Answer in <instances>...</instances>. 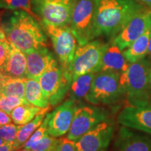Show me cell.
Wrapping results in <instances>:
<instances>
[{
	"instance_id": "1",
	"label": "cell",
	"mask_w": 151,
	"mask_h": 151,
	"mask_svg": "<svg viewBox=\"0 0 151 151\" xmlns=\"http://www.w3.org/2000/svg\"><path fill=\"white\" fill-rule=\"evenodd\" d=\"M1 27L11 44L24 53L45 48L48 44L41 24L23 10L11 13L8 18L1 22Z\"/></svg>"
},
{
	"instance_id": "2",
	"label": "cell",
	"mask_w": 151,
	"mask_h": 151,
	"mask_svg": "<svg viewBox=\"0 0 151 151\" xmlns=\"http://www.w3.org/2000/svg\"><path fill=\"white\" fill-rule=\"evenodd\" d=\"M142 9L134 0H96L94 39L101 36L113 39Z\"/></svg>"
},
{
	"instance_id": "3",
	"label": "cell",
	"mask_w": 151,
	"mask_h": 151,
	"mask_svg": "<svg viewBox=\"0 0 151 151\" xmlns=\"http://www.w3.org/2000/svg\"><path fill=\"white\" fill-rule=\"evenodd\" d=\"M151 62L143 58L130 64L127 70L120 74V83L125 90L130 106H144L151 100Z\"/></svg>"
},
{
	"instance_id": "4",
	"label": "cell",
	"mask_w": 151,
	"mask_h": 151,
	"mask_svg": "<svg viewBox=\"0 0 151 151\" xmlns=\"http://www.w3.org/2000/svg\"><path fill=\"white\" fill-rule=\"evenodd\" d=\"M126 97L120 83V73L113 71L96 73L86 100L93 105H112Z\"/></svg>"
},
{
	"instance_id": "5",
	"label": "cell",
	"mask_w": 151,
	"mask_h": 151,
	"mask_svg": "<svg viewBox=\"0 0 151 151\" xmlns=\"http://www.w3.org/2000/svg\"><path fill=\"white\" fill-rule=\"evenodd\" d=\"M108 43L100 41H91L77 47L74 57L66 69L72 81L81 75L100 71L103 55Z\"/></svg>"
},
{
	"instance_id": "6",
	"label": "cell",
	"mask_w": 151,
	"mask_h": 151,
	"mask_svg": "<svg viewBox=\"0 0 151 151\" xmlns=\"http://www.w3.org/2000/svg\"><path fill=\"white\" fill-rule=\"evenodd\" d=\"M77 0H31L32 9L41 23L62 27L70 23Z\"/></svg>"
},
{
	"instance_id": "7",
	"label": "cell",
	"mask_w": 151,
	"mask_h": 151,
	"mask_svg": "<svg viewBox=\"0 0 151 151\" xmlns=\"http://www.w3.org/2000/svg\"><path fill=\"white\" fill-rule=\"evenodd\" d=\"M96 0H78L71 14L70 27L79 46L94 40Z\"/></svg>"
},
{
	"instance_id": "8",
	"label": "cell",
	"mask_w": 151,
	"mask_h": 151,
	"mask_svg": "<svg viewBox=\"0 0 151 151\" xmlns=\"http://www.w3.org/2000/svg\"><path fill=\"white\" fill-rule=\"evenodd\" d=\"M38 81L49 104L55 106L61 103L69 92L72 78L60 65L45 72Z\"/></svg>"
},
{
	"instance_id": "9",
	"label": "cell",
	"mask_w": 151,
	"mask_h": 151,
	"mask_svg": "<svg viewBox=\"0 0 151 151\" xmlns=\"http://www.w3.org/2000/svg\"><path fill=\"white\" fill-rule=\"evenodd\" d=\"M52 41L55 52L63 69H67L73 59L77 40L70 26L55 27L41 23Z\"/></svg>"
},
{
	"instance_id": "10",
	"label": "cell",
	"mask_w": 151,
	"mask_h": 151,
	"mask_svg": "<svg viewBox=\"0 0 151 151\" xmlns=\"http://www.w3.org/2000/svg\"><path fill=\"white\" fill-rule=\"evenodd\" d=\"M107 120L109 113L105 109L92 106L78 105L67 137L71 140H77L97 124Z\"/></svg>"
},
{
	"instance_id": "11",
	"label": "cell",
	"mask_w": 151,
	"mask_h": 151,
	"mask_svg": "<svg viewBox=\"0 0 151 151\" xmlns=\"http://www.w3.org/2000/svg\"><path fill=\"white\" fill-rule=\"evenodd\" d=\"M114 134V123L109 119L76 140V148L77 151H107Z\"/></svg>"
},
{
	"instance_id": "12",
	"label": "cell",
	"mask_w": 151,
	"mask_h": 151,
	"mask_svg": "<svg viewBox=\"0 0 151 151\" xmlns=\"http://www.w3.org/2000/svg\"><path fill=\"white\" fill-rule=\"evenodd\" d=\"M151 24V10L142 9L138 11L112 39V43L120 50L127 48Z\"/></svg>"
},
{
	"instance_id": "13",
	"label": "cell",
	"mask_w": 151,
	"mask_h": 151,
	"mask_svg": "<svg viewBox=\"0 0 151 151\" xmlns=\"http://www.w3.org/2000/svg\"><path fill=\"white\" fill-rule=\"evenodd\" d=\"M117 122L122 126L151 134V104L127 106L119 113Z\"/></svg>"
},
{
	"instance_id": "14",
	"label": "cell",
	"mask_w": 151,
	"mask_h": 151,
	"mask_svg": "<svg viewBox=\"0 0 151 151\" xmlns=\"http://www.w3.org/2000/svg\"><path fill=\"white\" fill-rule=\"evenodd\" d=\"M111 151H151V134L121 125Z\"/></svg>"
},
{
	"instance_id": "15",
	"label": "cell",
	"mask_w": 151,
	"mask_h": 151,
	"mask_svg": "<svg viewBox=\"0 0 151 151\" xmlns=\"http://www.w3.org/2000/svg\"><path fill=\"white\" fill-rule=\"evenodd\" d=\"M78 101L69 98L56 107L50 113L48 122L49 135L55 138L62 137L67 134L72 123Z\"/></svg>"
},
{
	"instance_id": "16",
	"label": "cell",
	"mask_w": 151,
	"mask_h": 151,
	"mask_svg": "<svg viewBox=\"0 0 151 151\" xmlns=\"http://www.w3.org/2000/svg\"><path fill=\"white\" fill-rule=\"evenodd\" d=\"M27 78L39 80L47 71L58 65L53 55L46 47L26 52Z\"/></svg>"
},
{
	"instance_id": "17",
	"label": "cell",
	"mask_w": 151,
	"mask_h": 151,
	"mask_svg": "<svg viewBox=\"0 0 151 151\" xmlns=\"http://www.w3.org/2000/svg\"><path fill=\"white\" fill-rule=\"evenodd\" d=\"M130 64L124 58L122 50L111 43L108 44L103 55L100 71H113L121 74L127 70Z\"/></svg>"
},
{
	"instance_id": "18",
	"label": "cell",
	"mask_w": 151,
	"mask_h": 151,
	"mask_svg": "<svg viewBox=\"0 0 151 151\" xmlns=\"http://www.w3.org/2000/svg\"><path fill=\"white\" fill-rule=\"evenodd\" d=\"M3 72L6 76L15 78H27L26 54L11 45L10 54Z\"/></svg>"
},
{
	"instance_id": "19",
	"label": "cell",
	"mask_w": 151,
	"mask_h": 151,
	"mask_svg": "<svg viewBox=\"0 0 151 151\" xmlns=\"http://www.w3.org/2000/svg\"><path fill=\"white\" fill-rule=\"evenodd\" d=\"M151 37V24L139 38L123 51V55L129 63H134L144 58L148 54Z\"/></svg>"
},
{
	"instance_id": "20",
	"label": "cell",
	"mask_w": 151,
	"mask_h": 151,
	"mask_svg": "<svg viewBox=\"0 0 151 151\" xmlns=\"http://www.w3.org/2000/svg\"><path fill=\"white\" fill-rule=\"evenodd\" d=\"M50 107H51V106H49L46 108H44L42 111L40 113H39L32 121L21 126V127L20 128L18 131L16 141H14V145L16 146V150L22 148V146L28 141V139L31 137L34 132L40 127L45 117L48 113V111L50 109Z\"/></svg>"
},
{
	"instance_id": "21",
	"label": "cell",
	"mask_w": 151,
	"mask_h": 151,
	"mask_svg": "<svg viewBox=\"0 0 151 151\" xmlns=\"http://www.w3.org/2000/svg\"><path fill=\"white\" fill-rule=\"evenodd\" d=\"M24 98L30 104L44 109L50 106L48 99L45 97L39 81L34 78H27L25 83Z\"/></svg>"
},
{
	"instance_id": "22",
	"label": "cell",
	"mask_w": 151,
	"mask_h": 151,
	"mask_svg": "<svg viewBox=\"0 0 151 151\" xmlns=\"http://www.w3.org/2000/svg\"><path fill=\"white\" fill-rule=\"evenodd\" d=\"M95 74V73H86L73 79L69 89L70 98L78 102L83 99H86Z\"/></svg>"
},
{
	"instance_id": "23",
	"label": "cell",
	"mask_w": 151,
	"mask_h": 151,
	"mask_svg": "<svg viewBox=\"0 0 151 151\" xmlns=\"http://www.w3.org/2000/svg\"><path fill=\"white\" fill-rule=\"evenodd\" d=\"M43 109L30 104H27L15 108L11 111L10 116L14 123L18 125H24L32 121Z\"/></svg>"
},
{
	"instance_id": "24",
	"label": "cell",
	"mask_w": 151,
	"mask_h": 151,
	"mask_svg": "<svg viewBox=\"0 0 151 151\" xmlns=\"http://www.w3.org/2000/svg\"><path fill=\"white\" fill-rule=\"evenodd\" d=\"M26 80L27 78H15L4 75L0 88V93L7 96L24 98Z\"/></svg>"
},
{
	"instance_id": "25",
	"label": "cell",
	"mask_w": 151,
	"mask_h": 151,
	"mask_svg": "<svg viewBox=\"0 0 151 151\" xmlns=\"http://www.w3.org/2000/svg\"><path fill=\"white\" fill-rule=\"evenodd\" d=\"M0 9L23 10L37 18L32 9L31 0H0Z\"/></svg>"
},
{
	"instance_id": "26",
	"label": "cell",
	"mask_w": 151,
	"mask_h": 151,
	"mask_svg": "<svg viewBox=\"0 0 151 151\" xmlns=\"http://www.w3.org/2000/svg\"><path fill=\"white\" fill-rule=\"evenodd\" d=\"M29 104L25 98L7 96L0 93V109L10 115L11 111L20 105Z\"/></svg>"
},
{
	"instance_id": "27",
	"label": "cell",
	"mask_w": 151,
	"mask_h": 151,
	"mask_svg": "<svg viewBox=\"0 0 151 151\" xmlns=\"http://www.w3.org/2000/svg\"><path fill=\"white\" fill-rule=\"evenodd\" d=\"M50 118V113H48L45 117L44 120L41 124L40 127L36 130L32 134L31 137L28 139V141L25 143V144L22 146V148H29V147L38 141L42 139L45 136L49 134H48V122Z\"/></svg>"
},
{
	"instance_id": "28",
	"label": "cell",
	"mask_w": 151,
	"mask_h": 151,
	"mask_svg": "<svg viewBox=\"0 0 151 151\" xmlns=\"http://www.w3.org/2000/svg\"><path fill=\"white\" fill-rule=\"evenodd\" d=\"M11 44L1 27L0 29V69L4 70L11 52Z\"/></svg>"
},
{
	"instance_id": "29",
	"label": "cell",
	"mask_w": 151,
	"mask_h": 151,
	"mask_svg": "<svg viewBox=\"0 0 151 151\" xmlns=\"http://www.w3.org/2000/svg\"><path fill=\"white\" fill-rule=\"evenodd\" d=\"M60 138H55L50 135H46L37 142L33 143L29 149L33 151H46L58 146Z\"/></svg>"
},
{
	"instance_id": "30",
	"label": "cell",
	"mask_w": 151,
	"mask_h": 151,
	"mask_svg": "<svg viewBox=\"0 0 151 151\" xmlns=\"http://www.w3.org/2000/svg\"><path fill=\"white\" fill-rule=\"evenodd\" d=\"M22 125H18L14 122L0 127V138L6 142H13L16 141L18 131Z\"/></svg>"
},
{
	"instance_id": "31",
	"label": "cell",
	"mask_w": 151,
	"mask_h": 151,
	"mask_svg": "<svg viewBox=\"0 0 151 151\" xmlns=\"http://www.w3.org/2000/svg\"><path fill=\"white\" fill-rule=\"evenodd\" d=\"M57 151H77L75 146V141L67 137L60 138V142L57 147Z\"/></svg>"
},
{
	"instance_id": "32",
	"label": "cell",
	"mask_w": 151,
	"mask_h": 151,
	"mask_svg": "<svg viewBox=\"0 0 151 151\" xmlns=\"http://www.w3.org/2000/svg\"><path fill=\"white\" fill-rule=\"evenodd\" d=\"M11 122H13V120L10 115L0 109V127Z\"/></svg>"
},
{
	"instance_id": "33",
	"label": "cell",
	"mask_w": 151,
	"mask_h": 151,
	"mask_svg": "<svg viewBox=\"0 0 151 151\" xmlns=\"http://www.w3.org/2000/svg\"><path fill=\"white\" fill-rule=\"evenodd\" d=\"M16 150V146L13 142H6L0 146V151H14Z\"/></svg>"
},
{
	"instance_id": "34",
	"label": "cell",
	"mask_w": 151,
	"mask_h": 151,
	"mask_svg": "<svg viewBox=\"0 0 151 151\" xmlns=\"http://www.w3.org/2000/svg\"><path fill=\"white\" fill-rule=\"evenodd\" d=\"M4 77V73L2 70H1V69H0V88H1V84H2Z\"/></svg>"
},
{
	"instance_id": "35",
	"label": "cell",
	"mask_w": 151,
	"mask_h": 151,
	"mask_svg": "<svg viewBox=\"0 0 151 151\" xmlns=\"http://www.w3.org/2000/svg\"><path fill=\"white\" fill-rule=\"evenodd\" d=\"M140 1L143 2L144 4L147 5L151 9V0H140Z\"/></svg>"
},
{
	"instance_id": "36",
	"label": "cell",
	"mask_w": 151,
	"mask_h": 151,
	"mask_svg": "<svg viewBox=\"0 0 151 151\" xmlns=\"http://www.w3.org/2000/svg\"><path fill=\"white\" fill-rule=\"evenodd\" d=\"M147 55H151V37L150 39V42H149V46H148V54Z\"/></svg>"
},
{
	"instance_id": "37",
	"label": "cell",
	"mask_w": 151,
	"mask_h": 151,
	"mask_svg": "<svg viewBox=\"0 0 151 151\" xmlns=\"http://www.w3.org/2000/svg\"><path fill=\"white\" fill-rule=\"evenodd\" d=\"M14 151H33V150H32L31 149H29V148H22L18 149V150H14Z\"/></svg>"
},
{
	"instance_id": "38",
	"label": "cell",
	"mask_w": 151,
	"mask_h": 151,
	"mask_svg": "<svg viewBox=\"0 0 151 151\" xmlns=\"http://www.w3.org/2000/svg\"><path fill=\"white\" fill-rule=\"evenodd\" d=\"M4 143H6V141L4 140V139H1V138H0V146H1V145H3Z\"/></svg>"
},
{
	"instance_id": "39",
	"label": "cell",
	"mask_w": 151,
	"mask_h": 151,
	"mask_svg": "<svg viewBox=\"0 0 151 151\" xmlns=\"http://www.w3.org/2000/svg\"><path fill=\"white\" fill-rule=\"evenodd\" d=\"M1 15H2V13L0 12V29L1 28Z\"/></svg>"
},
{
	"instance_id": "40",
	"label": "cell",
	"mask_w": 151,
	"mask_h": 151,
	"mask_svg": "<svg viewBox=\"0 0 151 151\" xmlns=\"http://www.w3.org/2000/svg\"><path fill=\"white\" fill-rule=\"evenodd\" d=\"M57 147H58V146H57ZM57 147H55V148H52V149H50V150H46V151H57Z\"/></svg>"
},
{
	"instance_id": "41",
	"label": "cell",
	"mask_w": 151,
	"mask_h": 151,
	"mask_svg": "<svg viewBox=\"0 0 151 151\" xmlns=\"http://www.w3.org/2000/svg\"><path fill=\"white\" fill-rule=\"evenodd\" d=\"M150 80H151V69H150Z\"/></svg>"
}]
</instances>
